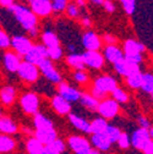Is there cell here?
<instances>
[{
	"instance_id": "6da1fadb",
	"label": "cell",
	"mask_w": 153,
	"mask_h": 154,
	"mask_svg": "<svg viewBox=\"0 0 153 154\" xmlns=\"http://www.w3.org/2000/svg\"><path fill=\"white\" fill-rule=\"evenodd\" d=\"M10 11L14 14L15 18L17 20V22L20 23L26 31H32L36 29L37 26V17L36 15L31 11V9H27L22 5H11L9 6Z\"/></svg>"
},
{
	"instance_id": "7a4b0ae2",
	"label": "cell",
	"mask_w": 153,
	"mask_h": 154,
	"mask_svg": "<svg viewBox=\"0 0 153 154\" xmlns=\"http://www.w3.org/2000/svg\"><path fill=\"white\" fill-rule=\"evenodd\" d=\"M97 111L99 112L101 118L108 120V119H114L119 112V104L114 99H104L99 102Z\"/></svg>"
},
{
	"instance_id": "3957f363",
	"label": "cell",
	"mask_w": 153,
	"mask_h": 154,
	"mask_svg": "<svg viewBox=\"0 0 153 154\" xmlns=\"http://www.w3.org/2000/svg\"><path fill=\"white\" fill-rule=\"evenodd\" d=\"M67 144L75 154H89L92 150L91 143L82 136H70Z\"/></svg>"
},
{
	"instance_id": "277c9868",
	"label": "cell",
	"mask_w": 153,
	"mask_h": 154,
	"mask_svg": "<svg viewBox=\"0 0 153 154\" xmlns=\"http://www.w3.org/2000/svg\"><path fill=\"white\" fill-rule=\"evenodd\" d=\"M21 108L26 114L36 115L39 109V97L36 93H26L21 97Z\"/></svg>"
},
{
	"instance_id": "5b68a950",
	"label": "cell",
	"mask_w": 153,
	"mask_h": 154,
	"mask_svg": "<svg viewBox=\"0 0 153 154\" xmlns=\"http://www.w3.org/2000/svg\"><path fill=\"white\" fill-rule=\"evenodd\" d=\"M117 87H118L117 80L111 76H108V75H103V76L97 77V79L94 80V85H93V88H95L97 91H99L104 94L111 93Z\"/></svg>"
},
{
	"instance_id": "8992f818",
	"label": "cell",
	"mask_w": 153,
	"mask_h": 154,
	"mask_svg": "<svg viewBox=\"0 0 153 154\" xmlns=\"http://www.w3.org/2000/svg\"><path fill=\"white\" fill-rule=\"evenodd\" d=\"M17 73L20 75V77L23 81H27V82H34V81L38 80V77H39V70H38V66H36L33 64H30L27 61H22L20 64Z\"/></svg>"
},
{
	"instance_id": "52a82bcc",
	"label": "cell",
	"mask_w": 153,
	"mask_h": 154,
	"mask_svg": "<svg viewBox=\"0 0 153 154\" xmlns=\"http://www.w3.org/2000/svg\"><path fill=\"white\" fill-rule=\"evenodd\" d=\"M38 70H41L42 73L45 76V79H48L50 82H53V83H61V76H60V73L55 70V67L53 66V64H52V61L49 59L42 60V63L38 65Z\"/></svg>"
},
{
	"instance_id": "ba28073f",
	"label": "cell",
	"mask_w": 153,
	"mask_h": 154,
	"mask_svg": "<svg viewBox=\"0 0 153 154\" xmlns=\"http://www.w3.org/2000/svg\"><path fill=\"white\" fill-rule=\"evenodd\" d=\"M82 57L85 65L91 69L99 70L104 66V56L99 51H85Z\"/></svg>"
},
{
	"instance_id": "9c48e42d",
	"label": "cell",
	"mask_w": 153,
	"mask_h": 154,
	"mask_svg": "<svg viewBox=\"0 0 153 154\" xmlns=\"http://www.w3.org/2000/svg\"><path fill=\"white\" fill-rule=\"evenodd\" d=\"M82 45L86 51H98L102 47V41L94 32H86L82 35Z\"/></svg>"
},
{
	"instance_id": "30bf717a",
	"label": "cell",
	"mask_w": 153,
	"mask_h": 154,
	"mask_svg": "<svg viewBox=\"0 0 153 154\" xmlns=\"http://www.w3.org/2000/svg\"><path fill=\"white\" fill-rule=\"evenodd\" d=\"M151 140L149 136V131L148 130H143V128H137L136 131H133V133L130 137V143L133 148H136L139 150L142 149V147Z\"/></svg>"
},
{
	"instance_id": "8fae6325",
	"label": "cell",
	"mask_w": 153,
	"mask_h": 154,
	"mask_svg": "<svg viewBox=\"0 0 153 154\" xmlns=\"http://www.w3.org/2000/svg\"><path fill=\"white\" fill-rule=\"evenodd\" d=\"M59 95L61 98H64L66 102L69 103H73V102H79L80 97H81V92H79L77 89H75L73 87L61 82L59 83Z\"/></svg>"
},
{
	"instance_id": "7c38bea8",
	"label": "cell",
	"mask_w": 153,
	"mask_h": 154,
	"mask_svg": "<svg viewBox=\"0 0 153 154\" xmlns=\"http://www.w3.org/2000/svg\"><path fill=\"white\" fill-rule=\"evenodd\" d=\"M33 137L37 138L43 146H49L52 144L56 138H58V132L55 128H49V130H34L33 131Z\"/></svg>"
},
{
	"instance_id": "4fadbf2b",
	"label": "cell",
	"mask_w": 153,
	"mask_h": 154,
	"mask_svg": "<svg viewBox=\"0 0 153 154\" xmlns=\"http://www.w3.org/2000/svg\"><path fill=\"white\" fill-rule=\"evenodd\" d=\"M31 11L36 16H48L52 9L50 0H31Z\"/></svg>"
},
{
	"instance_id": "5bb4252c",
	"label": "cell",
	"mask_w": 153,
	"mask_h": 154,
	"mask_svg": "<svg viewBox=\"0 0 153 154\" xmlns=\"http://www.w3.org/2000/svg\"><path fill=\"white\" fill-rule=\"evenodd\" d=\"M10 45H12V48L21 55H26L28 53V50H31V48L33 47L32 42L23 35H15L11 39Z\"/></svg>"
},
{
	"instance_id": "9a60e30c",
	"label": "cell",
	"mask_w": 153,
	"mask_h": 154,
	"mask_svg": "<svg viewBox=\"0 0 153 154\" xmlns=\"http://www.w3.org/2000/svg\"><path fill=\"white\" fill-rule=\"evenodd\" d=\"M146 47L143 43L135 41V39H127L124 43V56H131V55H139L145 51Z\"/></svg>"
},
{
	"instance_id": "2e32d148",
	"label": "cell",
	"mask_w": 153,
	"mask_h": 154,
	"mask_svg": "<svg viewBox=\"0 0 153 154\" xmlns=\"http://www.w3.org/2000/svg\"><path fill=\"white\" fill-rule=\"evenodd\" d=\"M114 69L115 71L123 76V77H127L129 75L133 73V72H137V71H141L140 70V65H135V64H131V63H127L125 59L120 60L119 63L114 64Z\"/></svg>"
},
{
	"instance_id": "e0dca14e",
	"label": "cell",
	"mask_w": 153,
	"mask_h": 154,
	"mask_svg": "<svg viewBox=\"0 0 153 154\" xmlns=\"http://www.w3.org/2000/svg\"><path fill=\"white\" fill-rule=\"evenodd\" d=\"M91 143L94 146L95 150H102L107 152L111 147V142L107 137L105 133H97V134H92L91 137Z\"/></svg>"
},
{
	"instance_id": "ac0fdd59",
	"label": "cell",
	"mask_w": 153,
	"mask_h": 154,
	"mask_svg": "<svg viewBox=\"0 0 153 154\" xmlns=\"http://www.w3.org/2000/svg\"><path fill=\"white\" fill-rule=\"evenodd\" d=\"M104 56L109 63H111L114 65L124 59V53L117 45H107L104 48Z\"/></svg>"
},
{
	"instance_id": "d6986e66",
	"label": "cell",
	"mask_w": 153,
	"mask_h": 154,
	"mask_svg": "<svg viewBox=\"0 0 153 154\" xmlns=\"http://www.w3.org/2000/svg\"><path fill=\"white\" fill-rule=\"evenodd\" d=\"M52 105H53V109L60 115H66V114H70L71 111V104L66 102L64 98H61L59 94L53 97Z\"/></svg>"
},
{
	"instance_id": "ffe728a7",
	"label": "cell",
	"mask_w": 153,
	"mask_h": 154,
	"mask_svg": "<svg viewBox=\"0 0 153 154\" xmlns=\"http://www.w3.org/2000/svg\"><path fill=\"white\" fill-rule=\"evenodd\" d=\"M18 127L17 125L8 116H3L0 118V133L6 134V136H11L17 132Z\"/></svg>"
},
{
	"instance_id": "44dd1931",
	"label": "cell",
	"mask_w": 153,
	"mask_h": 154,
	"mask_svg": "<svg viewBox=\"0 0 153 154\" xmlns=\"http://www.w3.org/2000/svg\"><path fill=\"white\" fill-rule=\"evenodd\" d=\"M69 120L75 128H77L85 133H91L89 132V122L86 119H83L82 116H80V115L69 114Z\"/></svg>"
},
{
	"instance_id": "7402d4cb",
	"label": "cell",
	"mask_w": 153,
	"mask_h": 154,
	"mask_svg": "<svg viewBox=\"0 0 153 154\" xmlns=\"http://www.w3.org/2000/svg\"><path fill=\"white\" fill-rule=\"evenodd\" d=\"M33 125L36 130H49V128H54V124L53 121L47 118L45 115L37 112L33 118Z\"/></svg>"
},
{
	"instance_id": "603a6c76",
	"label": "cell",
	"mask_w": 153,
	"mask_h": 154,
	"mask_svg": "<svg viewBox=\"0 0 153 154\" xmlns=\"http://www.w3.org/2000/svg\"><path fill=\"white\" fill-rule=\"evenodd\" d=\"M42 41H43V45H44L47 49L60 47V41H59L58 35H56L54 32H52V31H44V32H43V34H42Z\"/></svg>"
},
{
	"instance_id": "cb8c5ba5",
	"label": "cell",
	"mask_w": 153,
	"mask_h": 154,
	"mask_svg": "<svg viewBox=\"0 0 153 154\" xmlns=\"http://www.w3.org/2000/svg\"><path fill=\"white\" fill-rule=\"evenodd\" d=\"M16 148V142L12 137L0 133V153L9 154Z\"/></svg>"
},
{
	"instance_id": "d4e9b609",
	"label": "cell",
	"mask_w": 153,
	"mask_h": 154,
	"mask_svg": "<svg viewBox=\"0 0 153 154\" xmlns=\"http://www.w3.org/2000/svg\"><path fill=\"white\" fill-rule=\"evenodd\" d=\"M20 59L18 56L15 55L14 53H6L4 56V65L10 72H17L18 66H20Z\"/></svg>"
},
{
	"instance_id": "484cf974",
	"label": "cell",
	"mask_w": 153,
	"mask_h": 154,
	"mask_svg": "<svg viewBox=\"0 0 153 154\" xmlns=\"http://www.w3.org/2000/svg\"><path fill=\"white\" fill-rule=\"evenodd\" d=\"M108 122L105 119L103 118H95L93 119L92 122H89V132L92 134H97V133H104L107 127H108Z\"/></svg>"
},
{
	"instance_id": "4316f807",
	"label": "cell",
	"mask_w": 153,
	"mask_h": 154,
	"mask_svg": "<svg viewBox=\"0 0 153 154\" xmlns=\"http://www.w3.org/2000/svg\"><path fill=\"white\" fill-rule=\"evenodd\" d=\"M85 108H87L88 110L91 111H97L98 109V105H99V102L93 98L91 94L88 93H81V97H80V100H79Z\"/></svg>"
},
{
	"instance_id": "83f0119b",
	"label": "cell",
	"mask_w": 153,
	"mask_h": 154,
	"mask_svg": "<svg viewBox=\"0 0 153 154\" xmlns=\"http://www.w3.org/2000/svg\"><path fill=\"white\" fill-rule=\"evenodd\" d=\"M15 97H16V91L11 86H6V87L2 88V91H0V99H2V102L5 105L12 104L14 100H15Z\"/></svg>"
},
{
	"instance_id": "f1b7e54d",
	"label": "cell",
	"mask_w": 153,
	"mask_h": 154,
	"mask_svg": "<svg viewBox=\"0 0 153 154\" xmlns=\"http://www.w3.org/2000/svg\"><path fill=\"white\" fill-rule=\"evenodd\" d=\"M43 148H44V146L33 136L30 137L26 142V150L28 154H42Z\"/></svg>"
},
{
	"instance_id": "f546056e",
	"label": "cell",
	"mask_w": 153,
	"mask_h": 154,
	"mask_svg": "<svg viewBox=\"0 0 153 154\" xmlns=\"http://www.w3.org/2000/svg\"><path fill=\"white\" fill-rule=\"evenodd\" d=\"M66 61L67 64L76 69V70H83L85 69V63H83V57H82V54H76V53H72L70 54L67 57H66Z\"/></svg>"
},
{
	"instance_id": "4dcf8cb0",
	"label": "cell",
	"mask_w": 153,
	"mask_h": 154,
	"mask_svg": "<svg viewBox=\"0 0 153 154\" xmlns=\"http://www.w3.org/2000/svg\"><path fill=\"white\" fill-rule=\"evenodd\" d=\"M25 56V61H27V63H30V64H33V65H36V66H38L41 63H42V60H44V57L38 53V50L36 49V47L33 45L32 48H31V50H28V53L26 54V55H23Z\"/></svg>"
},
{
	"instance_id": "1f68e13d",
	"label": "cell",
	"mask_w": 153,
	"mask_h": 154,
	"mask_svg": "<svg viewBox=\"0 0 153 154\" xmlns=\"http://www.w3.org/2000/svg\"><path fill=\"white\" fill-rule=\"evenodd\" d=\"M126 79V83L130 88L132 89H137V88H141V83H142V72L141 71H137V72H133L131 75H129Z\"/></svg>"
},
{
	"instance_id": "d6a6232c",
	"label": "cell",
	"mask_w": 153,
	"mask_h": 154,
	"mask_svg": "<svg viewBox=\"0 0 153 154\" xmlns=\"http://www.w3.org/2000/svg\"><path fill=\"white\" fill-rule=\"evenodd\" d=\"M141 89L145 91L146 93H149V94L153 92V73H149V72L142 73Z\"/></svg>"
},
{
	"instance_id": "836d02e7",
	"label": "cell",
	"mask_w": 153,
	"mask_h": 154,
	"mask_svg": "<svg viewBox=\"0 0 153 154\" xmlns=\"http://www.w3.org/2000/svg\"><path fill=\"white\" fill-rule=\"evenodd\" d=\"M104 133L107 134V137L109 138V141H110L111 144H113V143L118 142V140H119V137H120V134H121V131H120V128L117 127V126H114V125H108V127H107V130H105Z\"/></svg>"
},
{
	"instance_id": "e575fe53",
	"label": "cell",
	"mask_w": 153,
	"mask_h": 154,
	"mask_svg": "<svg viewBox=\"0 0 153 154\" xmlns=\"http://www.w3.org/2000/svg\"><path fill=\"white\" fill-rule=\"evenodd\" d=\"M111 95H113V99L115 100L118 104H119V103H126V102L129 100L127 93H126L124 89L119 88V87H117L115 89L111 92Z\"/></svg>"
},
{
	"instance_id": "d590c367",
	"label": "cell",
	"mask_w": 153,
	"mask_h": 154,
	"mask_svg": "<svg viewBox=\"0 0 153 154\" xmlns=\"http://www.w3.org/2000/svg\"><path fill=\"white\" fill-rule=\"evenodd\" d=\"M124 11L127 15H132L136 10V0H119Z\"/></svg>"
},
{
	"instance_id": "8d00e7d4",
	"label": "cell",
	"mask_w": 153,
	"mask_h": 154,
	"mask_svg": "<svg viewBox=\"0 0 153 154\" xmlns=\"http://www.w3.org/2000/svg\"><path fill=\"white\" fill-rule=\"evenodd\" d=\"M67 6V0H53L52 2V9L55 12H61Z\"/></svg>"
},
{
	"instance_id": "74e56055",
	"label": "cell",
	"mask_w": 153,
	"mask_h": 154,
	"mask_svg": "<svg viewBox=\"0 0 153 154\" xmlns=\"http://www.w3.org/2000/svg\"><path fill=\"white\" fill-rule=\"evenodd\" d=\"M49 147H50L53 150H55L58 154H63V153L65 152V143H64V141L60 140V138H56L52 144H49Z\"/></svg>"
},
{
	"instance_id": "f35d334b",
	"label": "cell",
	"mask_w": 153,
	"mask_h": 154,
	"mask_svg": "<svg viewBox=\"0 0 153 154\" xmlns=\"http://www.w3.org/2000/svg\"><path fill=\"white\" fill-rule=\"evenodd\" d=\"M117 143L119 144V147H120L121 149H127V148L131 146L129 134H127L126 132H121V134H120V137H119V140H118Z\"/></svg>"
},
{
	"instance_id": "ab89813d",
	"label": "cell",
	"mask_w": 153,
	"mask_h": 154,
	"mask_svg": "<svg viewBox=\"0 0 153 154\" xmlns=\"http://www.w3.org/2000/svg\"><path fill=\"white\" fill-rule=\"evenodd\" d=\"M61 56H63V49H61L60 47L48 49V59H52V60H59Z\"/></svg>"
},
{
	"instance_id": "60d3db41",
	"label": "cell",
	"mask_w": 153,
	"mask_h": 154,
	"mask_svg": "<svg viewBox=\"0 0 153 154\" xmlns=\"http://www.w3.org/2000/svg\"><path fill=\"white\" fill-rule=\"evenodd\" d=\"M73 79H75L76 82H79V83H86L87 80H88V76L83 70H77L73 73Z\"/></svg>"
},
{
	"instance_id": "b9f144b4",
	"label": "cell",
	"mask_w": 153,
	"mask_h": 154,
	"mask_svg": "<svg viewBox=\"0 0 153 154\" xmlns=\"http://www.w3.org/2000/svg\"><path fill=\"white\" fill-rule=\"evenodd\" d=\"M10 44H11V41L9 35L4 31L0 29V48H8Z\"/></svg>"
},
{
	"instance_id": "7bdbcfd3",
	"label": "cell",
	"mask_w": 153,
	"mask_h": 154,
	"mask_svg": "<svg viewBox=\"0 0 153 154\" xmlns=\"http://www.w3.org/2000/svg\"><path fill=\"white\" fill-rule=\"evenodd\" d=\"M65 10H66V14H67L70 17H72V18H75V17H77V16H79V8L76 6L75 4H70V5H67Z\"/></svg>"
},
{
	"instance_id": "ee69618b",
	"label": "cell",
	"mask_w": 153,
	"mask_h": 154,
	"mask_svg": "<svg viewBox=\"0 0 153 154\" xmlns=\"http://www.w3.org/2000/svg\"><path fill=\"white\" fill-rule=\"evenodd\" d=\"M124 59L127 61V63H131V64H135V65H140L142 63V55L139 54V55H131V56H124Z\"/></svg>"
},
{
	"instance_id": "f6af8a7d",
	"label": "cell",
	"mask_w": 153,
	"mask_h": 154,
	"mask_svg": "<svg viewBox=\"0 0 153 154\" xmlns=\"http://www.w3.org/2000/svg\"><path fill=\"white\" fill-rule=\"evenodd\" d=\"M137 121H139L140 128H143V130H148V131H149V128L152 127V125H151L149 120H148L147 118H145V116H139Z\"/></svg>"
},
{
	"instance_id": "bcb514c9",
	"label": "cell",
	"mask_w": 153,
	"mask_h": 154,
	"mask_svg": "<svg viewBox=\"0 0 153 154\" xmlns=\"http://www.w3.org/2000/svg\"><path fill=\"white\" fill-rule=\"evenodd\" d=\"M91 95L93 98H95L98 102L101 100V99H107V94H104V93H102V92H99V91H97L95 88H92V93H91Z\"/></svg>"
},
{
	"instance_id": "7dc6e473",
	"label": "cell",
	"mask_w": 153,
	"mask_h": 154,
	"mask_svg": "<svg viewBox=\"0 0 153 154\" xmlns=\"http://www.w3.org/2000/svg\"><path fill=\"white\" fill-rule=\"evenodd\" d=\"M141 152H143V154H153V141L149 140L141 149Z\"/></svg>"
},
{
	"instance_id": "c3c4849f",
	"label": "cell",
	"mask_w": 153,
	"mask_h": 154,
	"mask_svg": "<svg viewBox=\"0 0 153 154\" xmlns=\"http://www.w3.org/2000/svg\"><path fill=\"white\" fill-rule=\"evenodd\" d=\"M34 47H36V49L38 50V53H39V54L44 57V59H48V49H47L43 44H36Z\"/></svg>"
},
{
	"instance_id": "681fc988",
	"label": "cell",
	"mask_w": 153,
	"mask_h": 154,
	"mask_svg": "<svg viewBox=\"0 0 153 154\" xmlns=\"http://www.w3.org/2000/svg\"><path fill=\"white\" fill-rule=\"evenodd\" d=\"M103 6L107 10V12H109V14H113L114 11H115V5H114L110 2V0H104V2H103Z\"/></svg>"
},
{
	"instance_id": "f907efd6",
	"label": "cell",
	"mask_w": 153,
	"mask_h": 154,
	"mask_svg": "<svg viewBox=\"0 0 153 154\" xmlns=\"http://www.w3.org/2000/svg\"><path fill=\"white\" fill-rule=\"evenodd\" d=\"M103 39H104V42L107 43V45H115V43H117L115 37L111 35V34H105V35L103 37Z\"/></svg>"
},
{
	"instance_id": "816d5d0a",
	"label": "cell",
	"mask_w": 153,
	"mask_h": 154,
	"mask_svg": "<svg viewBox=\"0 0 153 154\" xmlns=\"http://www.w3.org/2000/svg\"><path fill=\"white\" fill-rule=\"evenodd\" d=\"M42 154H58L55 150H53L49 146H44V148H43V150H42Z\"/></svg>"
},
{
	"instance_id": "f5cc1de1",
	"label": "cell",
	"mask_w": 153,
	"mask_h": 154,
	"mask_svg": "<svg viewBox=\"0 0 153 154\" xmlns=\"http://www.w3.org/2000/svg\"><path fill=\"white\" fill-rule=\"evenodd\" d=\"M81 23H82L85 27H87V28H89L91 25H92V22H91V20H89V17H83L82 20H81Z\"/></svg>"
},
{
	"instance_id": "db71d44e",
	"label": "cell",
	"mask_w": 153,
	"mask_h": 154,
	"mask_svg": "<svg viewBox=\"0 0 153 154\" xmlns=\"http://www.w3.org/2000/svg\"><path fill=\"white\" fill-rule=\"evenodd\" d=\"M0 4L4 6H11L12 5V0H0Z\"/></svg>"
},
{
	"instance_id": "11a10c76",
	"label": "cell",
	"mask_w": 153,
	"mask_h": 154,
	"mask_svg": "<svg viewBox=\"0 0 153 154\" xmlns=\"http://www.w3.org/2000/svg\"><path fill=\"white\" fill-rule=\"evenodd\" d=\"M75 5L76 6H85V0H76V2H75Z\"/></svg>"
},
{
	"instance_id": "9f6ffc18",
	"label": "cell",
	"mask_w": 153,
	"mask_h": 154,
	"mask_svg": "<svg viewBox=\"0 0 153 154\" xmlns=\"http://www.w3.org/2000/svg\"><path fill=\"white\" fill-rule=\"evenodd\" d=\"M89 2H92L93 4H97V5H103L104 0H89Z\"/></svg>"
},
{
	"instance_id": "6f0895ef",
	"label": "cell",
	"mask_w": 153,
	"mask_h": 154,
	"mask_svg": "<svg viewBox=\"0 0 153 154\" xmlns=\"http://www.w3.org/2000/svg\"><path fill=\"white\" fill-rule=\"evenodd\" d=\"M149 136H151V140L153 141V127L149 128Z\"/></svg>"
},
{
	"instance_id": "680465c9",
	"label": "cell",
	"mask_w": 153,
	"mask_h": 154,
	"mask_svg": "<svg viewBox=\"0 0 153 154\" xmlns=\"http://www.w3.org/2000/svg\"><path fill=\"white\" fill-rule=\"evenodd\" d=\"M89 154H99V152H98V150H95V149H92V150L89 152Z\"/></svg>"
},
{
	"instance_id": "91938a15",
	"label": "cell",
	"mask_w": 153,
	"mask_h": 154,
	"mask_svg": "<svg viewBox=\"0 0 153 154\" xmlns=\"http://www.w3.org/2000/svg\"><path fill=\"white\" fill-rule=\"evenodd\" d=\"M67 48H69V50H71V51H73V50H75V45H69Z\"/></svg>"
},
{
	"instance_id": "94428289",
	"label": "cell",
	"mask_w": 153,
	"mask_h": 154,
	"mask_svg": "<svg viewBox=\"0 0 153 154\" xmlns=\"http://www.w3.org/2000/svg\"><path fill=\"white\" fill-rule=\"evenodd\" d=\"M151 97H152V99H153V92H152V93H151Z\"/></svg>"
},
{
	"instance_id": "6125c7cd",
	"label": "cell",
	"mask_w": 153,
	"mask_h": 154,
	"mask_svg": "<svg viewBox=\"0 0 153 154\" xmlns=\"http://www.w3.org/2000/svg\"><path fill=\"white\" fill-rule=\"evenodd\" d=\"M0 115H2V110H0Z\"/></svg>"
},
{
	"instance_id": "be15d7a7",
	"label": "cell",
	"mask_w": 153,
	"mask_h": 154,
	"mask_svg": "<svg viewBox=\"0 0 153 154\" xmlns=\"http://www.w3.org/2000/svg\"><path fill=\"white\" fill-rule=\"evenodd\" d=\"M30 2H31V0H30Z\"/></svg>"
},
{
	"instance_id": "e7e4bbea",
	"label": "cell",
	"mask_w": 153,
	"mask_h": 154,
	"mask_svg": "<svg viewBox=\"0 0 153 154\" xmlns=\"http://www.w3.org/2000/svg\"><path fill=\"white\" fill-rule=\"evenodd\" d=\"M63 154H64V153H63Z\"/></svg>"
}]
</instances>
